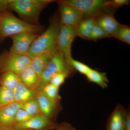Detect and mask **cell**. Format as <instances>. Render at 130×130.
Here are the masks:
<instances>
[{"label": "cell", "mask_w": 130, "mask_h": 130, "mask_svg": "<svg viewBox=\"0 0 130 130\" xmlns=\"http://www.w3.org/2000/svg\"><path fill=\"white\" fill-rule=\"evenodd\" d=\"M59 89L58 87L49 83L43 87L41 91L51 100L60 102L61 98L59 94Z\"/></svg>", "instance_id": "24"}, {"label": "cell", "mask_w": 130, "mask_h": 130, "mask_svg": "<svg viewBox=\"0 0 130 130\" xmlns=\"http://www.w3.org/2000/svg\"><path fill=\"white\" fill-rule=\"evenodd\" d=\"M43 30L42 26L27 23L8 11L2 13L0 18V41L23 33L40 35Z\"/></svg>", "instance_id": "1"}, {"label": "cell", "mask_w": 130, "mask_h": 130, "mask_svg": "<svg viewBox=\"0 0 130 130\" xmlns=\"http://www.w3.org/2000/svg\"><path fill=\"white\" fill-rule=\"evenodd\" d=\"M2 13L0 12V18H1V16Z\"/></svg>", "instance_id": "34"}, {"label": "cell", "mask_w": 130, "mask_h": 130, "mask_svg": "<svg viewBox=\"0 0 130 130\" xmlns=\"http://www.w3.org/2000/svg\"><path fill=\"white\" fill-rule=\"evenodd\" d=\"M86 76L89 82L96 84L103 89L106 88L108 86L109 81L105 72H101L91 68Z\"/></svg>", "instance_id": "19"}, {"label": "cell", "mask_w": 130, "mask_h": 130, "mask_svg": "<svg viewBox=\"0 0 130 130\" xmlns=\"http://www.w3.org/2000/svg\"><path fill=\"white\" fill-rule=\"evenodd\" d=\"M31 59L27 55H22L5 51L0 54V73L12 72L19 74L26 66L29 64Z\"/></svg>", "instance_id": "6"}, {"label": "cell", "mask_w": 130, "mask_h": 130, "mask_svg": "<svg viewBox=\"0 0 130 130\" xmlns=\"http://www.w3.org/2000/svg\"><path fill=\"white\" fill-rule=\"evenodd\" d=\"M77 36L76 26L60 24L56 41V48L58 51L63 54L66 61L72 58V44Z\"/></svg>", "instance_id": "7"}, {"label": "cell", "mask_w": 130, "mask_h": 130, "mask_svg": "<svg viewBox=\"0 0 130 130\" xmlns=\"http://www.w3.org/2000/svg\"><path fill=\"white\" fill-rule=\"evenodd\" d=\"M0 85L13 89L21 81L19 75L12 72H7L1 74Z\"/></svg>", "instance_id": "20"}, {"label": "cell", "mask_w": 130, "mask_h": 130, "mask_svg": "<svg viewBox=\"0 0 130 130\" xmlns=\"http://www.w3.org/2000/svg\"><path fill=\"white\" fill-rule=\"evenodd\" d=\"M21 107V104L16 102L0 106V127H14L15 115Z\"/></svg>", "instance_id": "13"}, {"label": "cell", "mask_w": 130, "mask_h": 130, "mask_svg": "<svg viewBox=\"0 0 130 130\" xmlns=\"http://www.w3.org/2000/svg\"><path fill=\"white\" fill-rule=\"evenodd\" d=\"M96 23L107 33L109 37H113L120 24L111 13H103L95 17Z\"/></svg>", "instance_id": "14"}, {"label": "cell", "mask_w": 130, "mask_h": 130, "mask_svg": "<svg viewBox=\"0 0 130 130\" xmlns=\"http://www.w3.org/2000/svg\"><path fill=\"white\" fill-rule=\"evenodd\" d=\"M124 130H130V113L129 111L127 110L126 115Z\"/></svg>", "instance_id": "32"}, {"label": "cell", "mask_w": 130, "mask_h": 130, "mask_svg": "<svg viewBox=\"0 0 130 130\" xmlns=\"http://www.w3.org/2000/svg\"><path fill=\"white\" fill-rule=\"evenodd\" d=\"M23 109H19L16 112L15 116V121L16 124L25 123L29 120L32 117Z\"/></svg>", "instance_id": "28"}, {"label": "cell", "mask_w": 130, "mask_h": 130, "mask_svg": "<svg viewBox=\"0 0 130 130\" xmlns=\"http://www.w3.org/2000/svg\"><path fill=\"white\" fill-rule=\"evenodd\" d=\"M95 23V18L89 17L84 18L76 26L77 36L89 40L91 32Z\"/></svg>", "instance_id": "18"}, {"label": "cell", "mask_w": 130, "mask_h": 130, "mask_svg": "<svg viewBox=\"0 0 130 130\" xmlns=\"http://www.w3.org/2000/svg\"><path fill=\"white\" fill-rule=\"evenodd\" d=\"M18 75L21 83L28 88L36 91L40 78L32 70L30 64L25 67Z\"/></svg>", "instance_id": "16"}, {"label": "cell", "mask_w": 130, "mask_h": 130, "mask_svg": "<svg viewBox=\"0 0 130 130\" xmlns=\"http://www.w3.org/2000/svg\"><path fill=\"white\" fill-rule=\"evenodd\" d=\"M21 108L32 116L41 113L36 99L21 104Z\"/></svg>", "instance_id": "25"}, {"label": "cell", "mask_w": 130, "mask_h": 130, "mask_svg": "<svg viewBox=\"0 0 130 130\" xmlns=\"http://www.w3.org/2000/svg\"><path fill=\"white\" fill-rule=\"evenodd\" d=\"M0 130H18L16 129L14 127H0Z\"/></svg>", "instance_id": "33"}, {"label": "cell", "mask_w": 130, "mask_h": 130, "mask_svg": "<svg viewBox=\"0 0 130 130\" xmlns=\"http://www.w3.org/2000/svg\"><path fill=\"white\" fill-rule=\"evenodd\" d=\"M56 130H77L70 123L64 121L59 124Z\"/></svg>", "instance_id": "30"}, {"label": "cell", "mask_w": 130, "mask_h": 130, "mask_svg": "<svg viewBox=\"0 0 130 130\" xmlns=\"http://www.w3.org/2000/svg\"><path fill=\"white\" fill-rule=\"evenodd\" d=\"M14 102L13 89L0 85V106Z\"/></svg>", "instance_id": "21"}, {"label": "cell", "mask_w": 130, "mask_h": 130, "mask_svg": "<svg viewBox=\"0 0 130 130\" xmlns=\"http://www.w3.org/2000/svg\"><path fill=\"white\" fill-rule=\"evenodd\" d=\"M58 51H46L31 58L30 65L40 78L51 58Z\"/></svg>", "instance_id": "15"}, {"label": "cell", "mask_w": 130, "mask_h": 130, "mask_svg": "<svg viewBox=\"0 0 130 130\" xmlns=\"http://www.w3.org/2000/svg\"><path fill=\"white\" fill-rule=\"evenodd\" d=\"M52 0H11L9 10L16 12L22 20L33 24L38 25L42 11Z\"/></svg>", "instance_id": "2"}, {"label": "cell", "mask_w": 130, "mask_h": 130, "mask_svg": "<svg viewBox=\"0 0 130 130\" xmlns=\"http://www.w3.org/2000/svg\"><path fill=\"white\" fill-rule=\"evenodd\" d=\"M65 2L81 13L85 18L95 17L103 13H110L108 1L105 0H67Z\"/></svg>", "instance_id": "5"}, {"label": "cell", "mask_w": 130, "mask_h": 130, "mask_svg": "<svg viewBox=\"0 0 130 130\" xmlns=\"http://www.w3.org/2000/svg\"><path fill=\"white\" fill-rule=\"evenodd\" d=\"M36 100L42 114L55 121V119L62 109L60 102L51 100L45 95L42 91L37 92Z\"/></svg>", "instance_id": "11"}, {"label": "cell", "mask_w": 130, "mask_h": 130, "mask_svg": "<svg viewBox=\"0 0 130 130\" xmlns=\"http://www.w3.org/2000/svg\"><path fill=\"white\" fill-rule=\"evenodd\" d=\"M60 13L61 25L76 26L84 18L80 12L64 1L58 2Z\"/></svg>", "instance_id": "9"}, {"label": "cell", "mask_w": 130, "mask_h": 130, "mask_svg": "<svg viewBox=\"0 0 130 130\" xmlns=\"http://www.w3.org/2000/svg\"><path fill=\"white\" fill-rule=\"evenodd\" d=\"M13 93L15 102L22 104L36 99L37 92L28 88L21 82L13 89Z\"/></svg>", "instance_id": "17"}, {"label": "cell", "mask_w": 130, "mask_h": 130, "mask_svg": "<svg viewBox=\"0 0 130 130\" xmlns=\"http://www.w3.org/2000/svg\"><path fill=\"white\" fill-rule=\"evenodd\" d=\"M11 0H3L0 1V12L2 13L8 11L9 9Z\"/></svg>", "instance_id": "31"}, {"label": "cell", "mask_w": 130, "mask_h": 130, "mask_svg": "<svg viewBox=\"0 0 130 130\" xmlns=\"http://www.w3.org/2000/svg\"><path fill=\"white\" fill-rule=\"evenodd\" d=\"M113 37L127 44H130V28L128 25L120 24Z\"/></svg>", "instance_id": "23"}, {"label": "cell", "mask_w": 130, "mask_h": 130, "mask_svg": "<svg viewBox=\"0 0 130 130\" xmlns=\"http://www.w3.org/2000/svg\"><path fill=\"white\" fill-rule=\"evenodd\" d=\"M130 1L128 0H113L108 1V6L111 8H117L121 7L124 5H128Z\"/></svg>", "instance_id": "29"}, {"label": "cell", "mask_w": 130, "mask_h": 130, "mask_svg": "<svg viewBox=\"0 0 130 130\" xmlns=\"http://www.w3.org/2000/svg\"><path fill=\"white\" fill-rule=\"evenodd\" d=\"M72 74H73L71 73L67 72L59 73L54 75L49 83L59 88L60 86L64 83L66 78Z\"/></svg>", "instance_id": "26"}, {"label": "cell", "mask_w": 130, "mask_h": 130, "mask_svg": "<svg viewBox=\"0 0 130 130\" xmlns=\"http://www.w3.org/2000/svg\"><path fill=\"white\" fill-rule=\"evenodd\" d=\"M66 61L69 66L75 71H77L85 76L88 74L91 69L88 65L75 60L72 57L67 60Z\"/></svg>", "instance_id": "22"}, {"label": "cell", "mask_w": 130, "mask_h": 130, "mask_svg": "<svg viewBox=\"0 0 130 130\" xmlns=\"http://www.w3.org/2000/svg\"><path fill=\"white\" fill-rule=\"evenodd\" d=\"M40 35L23 33L11 37L12 44L9 51L16 54L26 55L31 44Z\"/></svg>", "instance_id": "10"}, {"label": "cell", "mask_w": 130, "mask_h": 130, "mask_svg": "<svg viewBox=\"0 0 130 130\" xmlns=\"http://www.w3.org/2000/svg\"><path fill=\"white\" fill-rule=\"evenodd\" d=\"M58 124L41 113L32 116L25 123L16 124L14 128L18 130H52L56 129Z\"/></svg>", "instance_id": "8"}, {"label": "cell", "mask_w": 130, "mask_h": 130, "mask_svg": "<svg viewBox=\"0 0 130 130\" xmlns=\"http://www.w3.org/2000/svg\"><path fill=\"white\" fill-rule=\"evenodd\" d=\"M126 111L121 104H118L108 119L106 130H124Z\"/></svg>", "instance_id": "12"}, {"label": "cell", "mask_w": 130, "mask_h": 130, "mask_svg": "<svg viewBox=\"0 0 130 130\" xmlns=\"http://www.w3.org/2000/svg\"><path fill=\"white\" fill-rule=\"evenodd\" d=\"M60 26L59 19H52L48 28L32 43L26 55L31 59L46 51H58L56 41Z\"/></svg>", "instance_id": "3"}, {"label": "cell", "mask_w": 130, "mask_h": 130, "mask_svg": "<svg viewBox=\"0 0 130 130\" xmlns=\"http://www.w3.org/2000/svg\"><path fill=\"white\" fill-rule=\"evenodd\" d=\"M64 72L71 73L73 74L75 71L68 65L63 54L58 51L51 58L42 73L36 91H41L43 87L50 83L54 75Z\"/></svg>", "instance_id": "4"}, {"label": "cell", "mask_w": 130, "mask_h": 130, "mask_svg": "<svg viewBox=\"0 0 130 130\" xmlns=\"http://www.w3.org/2000/svg\"><path fill=\"white\" fill-rule=\"evenodd\" d=\"M108 37H109L108 35L102 28L95 23L92 28L89 40L96 41L100 39Z\"/></svg>", "instance_id": "27"}]
</instances>
